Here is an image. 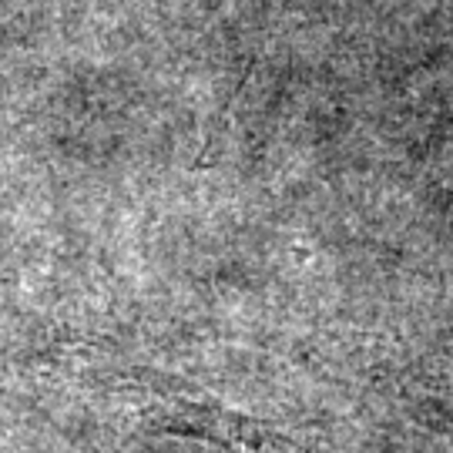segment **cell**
I'll return each mask as SVG.
<instances>
[{
	"mask_svg": "<svg viewBox=\"0 0 453 453\" xmlns=\"http://www.w3.org/2000/svg\"><path fill=\"white\" fill-rule=\"evenodd\" d=\"M417 406H420V413L430 423H440V426H450L453 430V383L426 380L417 389Z\"/></svg>",
	"mask_w": 453,
	"mask_h": 453,
	"instance_id": "2",
	"label": "cell"
},
{
	"mask_svg": "<svg viewBox=\"0 0 453 453\" xmlns=\"http://www.w3.org/2000/svg\"><path fill=\"white\" fill-rule=\"evenodd\" d=\"M158 417L181 434L202 440H215L232 453H333L319 437H309L289 426L256 420L249 413L228 410L215 400H198L188 393H158Z\"/></svg>",
	"mask_w": 453,
	"mask_h": 453,
	"instance_id": "1",
	"label": "cell"
}]
</instances>
